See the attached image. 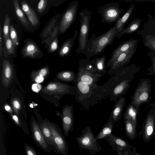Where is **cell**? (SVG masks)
Segmentation results:
<instances>
[{"label": "cell", "instance_id": "39", "mask_svg": "<svg viewBox=\"0 0 155 155\" xmlns=\"http://www.w3.org/2000/svg\"><path fill=\"white\" fill-rule=\"evenodd\" d=\"M12 105L16 113H18L21 107L20 101L17 98H14L12 101Z\"/></svg>", "mask_w": 155, "mask_h": 155}, {"label": "cell", "instance_id": "14", "mask_svg": "<svg viewBox=\"0 0 155 155\" xmlns=\"http://www.w3.org/2000/svg\"><path fill=\"white\" fill-rule=\"evenodd\" d=\"M144 141L149 142L155 136V109L151 108L144 122L140 132Z\"/></svg>", "mask_w": 155, "mask_h": 155}, {"label": "cell", "instance_id": "1", "mask_svg": "<svg viewBox=\"0 0 155 155\" xmlns=\"http://www.w3.org/2000/svg\"><path fill=\"white\" fill-rule=\"evenodd\" d=\"M74 83L77 88L75 100L85 110H88L90 107L109 97L102 86L86 84L78 79Z\"/></svg>", "mask_w": 155, "mask_h": 155}, {"label": "cell", "instance_id": "2", "mask_svg": "<svg viewBox=\"0 0 155 155\" xmlns=\"http://www.w3.org/2000/svg\"><path fill=\"white\" fill-rule=\"evenodd\" d=\"M134 65L126 66L112 76L102 86L107 92L109 100L116 101L125 94L131 81L132 71Z\"/></svg>", "mask_w": 155, "mask_h": 155}, {"label": "cell", "instance_id": "26", "mask_svg": "<svg viewBox=\"0 0 155 155\" xmlns=\"http://www.w3.org/2000/svg\"><path fill=\"white\" fill-rule=\"evenodd\" d=\"M138 109L132 103L128 105L124 113V119L129 120L137 125Z\"/></svg>", "mask_w": 155, "mask_h": 155}, {"label": "cell", "instance_id": "30", "mask_svg": "<svg viewBox=\"0 0 155 155\" xmlns=\"http://www.w3.org/2000/svg\"><path fill=\"white\" fill-rule=\"evenodd\" d=\"M39 125L41 132L47 143L50 146H53L51 132L46 121L41 122Z\"/></svg>", "mask_w": 155, "mask_h": 155}, {"label": "cell", "instance_id": "36", "mask_svg": "<svg viewBox=\"0 0 155 155\" xmlns=\"http://www.w3.org/2000/svg\"><path fill=\"white\" fill-rule=\"evenodd\" d=\"M58 48V40L56 36L51 41L48 48V52L50 53H53L56 51Z\"/></svg>", "mask_w": 155, "mask_h": 155}, {"label": "cell", "instance_id": "23", "mask_svg": "<svg viewBox=\"0 0 155 155\" xmlns=\"http://www.w3.org/2000/svg\"><path fill=\"white\" fill-rule=\"evenodd\" d=\"M78 31H76L73 36L66 40L61 45L58 51L59 55L61 57L67 56L71 51L76 38Z\"/></svg>", "mask_w": 155, "mask_h": 155}, {"label": "cell", "instance_id": "4", "mask_svg": "<svg viewBox=\"0 0 155 155\" xmlns=\"http://www.w3.org/2000/svg\"><path fill=\"white\" fill-rule=\"evenodd\" d=\"M102 75L95 68L94 58L82 59L79 61L77 79L86 84L95 85L97 84V82Z\"/></svg>", "mask_w": 155, "mask_h": 155}, {"label": "cell", "instance_id": "3", "mask_svg": "<svg viewBox=\"0 0 155 155\" xmlns=\"http://www.w3.org/2000/svg\"><path fill=\"white\" fill-rule=\"evenodd\" d=\"M115 26L101 35L96 37L93 33L90 40L88 41L85 54L87 58L94 57L96 55L102 53L108 45L113 42L115 36Z\"/></svg>", "mask_w": 155, "mask_h": 155}, {"label": "cell", "instance_id": "25", "mask_svg": "<svg viewBox=\"0 0 155 155\" xmlns=\"http://www.w3.org/2000/svg\"><path fill=\"white\" fill-rule=\"evenodd\" d=\"M125 97H121L116 101L111 113L115 122H118L121 118L125 103Z\"/></svg>", "mask_w": 155, "mask_h": 155}, {"label": "cell", "instance_id": "46", "mask_svg": "<svg viewBox=\"0 0 155 155\" xmlns=\"http://www.w3.org/2000/svg\"><path fill=\"white\" fill-rule=\"evenodd\" d=\"M135 155H140L139 153H137V154H135Z\"/></svg>", "mask_w": 155, "mask_h": 155}, {"label": "cell", "instance_id": "44", "mask_svg": "<svg viewBox=\"0 0 155 155\" xmlns=\"http://www.w3.org/2000/svg\"><path fill=\"white\" fill-rule=\"evenodd\" d=\"M35 75H37L35 77V81L37 83L42 82L44 80V77L37 74L35 72L34 73Z\"/></svg>", "mask_w": 155, "mask_h": 155}, {"label": "cell", "instance_id": "43", "mask_svg": "<svg viewBox=\"0 0 155 155\" xmlns=\"http://www.w3.org/2000/svg\"><path fill=\"white\" fill-rule=\"evenodd\" d=\"M1 26L0 25V56L1 57L2 53V32Z\"/></svg>", "mask_w": 155, "mask_h": 155}, {"label": "cell", "instance_id": "21", "mask_svg": "<svg viewBox=\"0 0 155 155\" xmlns=\"http://www.w3.org/2000/svg\"><path fill=\"white\" fill-rule=\"evenodd\" d=\"M135 5L134 4H131L123 16L120 17L116 22L114 25L116 30V37L118 38L120 34L124 29V25Z\"/></svg>", "mask_w": 155, "mask_h": 155}, {"label": "cell", "instance_id": "10", "mask_svg": "<svg viewBox=\"0 0 155 155\" xmlns=\"http://www.w3.org/2000/svg\"><path fill=\"white\" fill-rule=\"evenodd\" d=\"M78 2L75 1L71 3L64 12L59 24L58 34L65 32L75 20L78 6Z\"/></svg>", "mask_w": 155, "mask_h": 155}, {"label": "cell", "instance_id": "18", "mask_svg": "<svg viewBox=\"0 0 155 155\" xmlns=\"http://www.w3.org/2000/svg\"><path fill=\"white\" fill-rule=\"evenodd\" d=\"M105 140L112 147V150L117 151V155H123L130 147L126 141L113 133Z\"/></svg>", "mask_w": 155, "mask_h": 155}, {"label": "cell", "instance_id": "41", "mask_svg": "<svg viewBox=\"0 0 155 155\" xmlns=\"http://www.w3.org/2000/svg\"><path fill=\"white\" fill-rule=\"evenodd\" d=\"M48 66H45L35 72L38 75L44 77L48 74Z\"/></svg>", "mask_w": 155, "mask_h": 155}, {"label": "cell", "instance_id": "12", "mask_svg": "<svg viewBox=\"0 0 155 155\" xmlns=\"http://www.w3.org/2000/svg\"><path fill=\"white\" fill-rule=\"evenodd\" d=\"M44 93L49 94L63 95L70 94L75 95L77 92L76 87L59 82H51L42 89Z\"/></svg>", "mask_w": 155, "mask_h": 155}, {"label": "cell", "instance_id": "34", "mask_svg": "<svg viewBox=\"0 0 155 155\" xmlns=\"http://www.w3.org/2000/svg\"><path fill=\"white\" fill-rule=\"evenodd\" d=\"M10 19L7 15L5 16L2 30L3 38L4 41L9 36Z\"/></svg>", "mask_w": 155, "mask_h": 155}, {"label": "cell", "instance_id": "45", "mask_svg": "<svg viewBox=\"0 0 155 155\" xmlns=\"http://www.w3.org/2000/svg\"><path fill=\"white\" fill-rule=\"evenodd\" d=\"M5 109L6 110L9 112H11L12 110H11L10 107L8 105H6L5 107Z\"/></svg>", "mask_w": 155, "mask_h": 155}, {"label": "cell", "instance_id": "27", "mask_svg": "<svg viewBox=\"0 0 155 155\" xmlns=\"http://www.w3.org/2000/svg\"><path fill=\"white\" fill-rule=\"evenodd\" d=\"M124 122L127 136L131 140H134L137 136V125L128 119H124Z\"/></svg>", "mask_w": 155, "mask_h": 155}, {"label": "cell", "instance_id": "28", "mask_svg": "<svg viewBox=\"0 0 155 155\" xmlns=\"http://www.w3.org/2000/svg\"><path fill=\"white\" fill-rule=\"evenodd\" d=\"M141 19L140 18H136L133 20L130 25L121 32L118 39L125 34H130L135 31H137L140 27Z\"/></svg>", "mask_w": 155, "mask_h": 155}, {"label": "cell", "instance_id": "11", "mask_svg": "<svg viewBox=\"0 0 155 155\" xmlns=\"http://www.w3.org/2000/svg\"><path fill=\"white\" fill-rule=\"evenodd\" d=\"M149 81L143 80L140 82L134 94L131 103L138 109L140 105L149 101L150 91Z\"/></svg>", "mask_w": 155, "mask_h": 155}, {"label": "cell", "instance_id": "19", "mask_svg": "<svg viewBox=\"0 0 155 155\" xmlns=\"http://www.w3.org/2000/svg\"><path fill=\"white\" fill-rule=\"evenodd\" d=\"M138 39H131L119 44L111 54L112 56L107 62L106 66L111 67L116 58L121 54L137 45Z\"/></svg>", "mask_w": 155, "mask_h": 155}, {"label": "cell", "instance_id": "6", "mask_svg": "<svg viewBox=\"0 0 155 155\" xmlns=\"http://www.w3.org/2000/svg\"><path fill=\"white\" fill-rule=\"evenodd\" d=\"M91 128L87 126L82 130L81 135L76 137L78 148L88 150L91 155L100 152L102 150Z\"/></svg>", "mask_w": 155, "mask_h": 155}, {"label": "cell", "instance_id": "16", "mask_svg": "<svg viewBox=\"0 0 155 155\" xmlns=\"http://www.w3.org/2000/svg\"><path fill=\"white\" fill-rule=\"evenodd\" d=\"M62 126L64 135L68 137L73 129L74 124L72 105L64 106L62 114Z\"/></svg>", "mask_w": 155, "mask_h": 155}, {"label": "cell", "instance_id": "15", "mask_svg": "<svg viewBox=\"0 0 155 155\" xmlns=\"http://www.w3.org/2000/svg\"><path fill=\"white\" fill-rule=\"evenodd\" d=\"M31 137L37 146L47 153L52 150L51 146L47 143L40 129L39 125L34 118L30 122Z\"/></svg>", "mask_w": 155, "mask_h": 155}, {"label": "cell", "instance_id": "9", "mask_svg": "<svg viewBox=\"0 0 155 155\" xmlns=\"http://www.w3.org/2000/svg\"><path fill=\"white\" fill-rule=\"evenodd\" d=\"M46 121L51 132L53 146L56 152L62 155H67L69 152L68 146L62 130L55 124Z\"/></svg>", "mask_w": 155, "mask_h": 155}, {"label": "cell", "instance_id": "17", "mask_svg": "<svg viewBox=\"0 0 155 155\" xmlns=\"http://www.w3.org/2000/svg\"><path fill=\"white\" fill-rule=\"evenodd\" d=\"M21 53L24 58L32 59L41 58L43 54L36 43L30 39L25 41L24 45L21 49Z\"/></svg>", "mask_w": 155, "mask_h": 155}, {"label": "cell", "instance_id": "24", "mask_svg": "<svg viewBox=\"0 0 155 155\" xmlns=\"http://www.w3.org/2000/svg\"><path fill=\"white\" fill-rule=\"evenodd\" d=\"M114 122V120L111 113L107 121L96 137V139L97 140L100 139H105L111 134L112 133Z\"/></svg>", "mask_w": 155, "mask_h": 155}, {"label": "cell", "instance_id": "22", "mask_svg": "<svg viewBox=\"0 0 155 155\" xmlns=\"http://www.w3.org/2000/svg\"><path fill=\"white\" fill-rule=\"evenodd\" d=\"M22 10L26 15L29 22L31 25L35 26L39 23L37 15L33 9L25 1L20 2Z\"/></svg>", "mask_w": 155, "mask_h": 155}, {"label": "cell", "instance_id": "29", "mask_svg": "<svg viewBox=\"0 0 155 155\" xmlns=\"http://www.w3.org/2000/svg\"><path fill=\"white\" fill-rule=\"evenodd\" d=\"M13 3L16 15L19 20L25 27L30 28V25L24 13L20 8L18 1L13 0Z\"/></svg>", "mask_w": 155, "mask_h": 155}, {"label": "cell", "instance_id": "13", "mask_svg": "<svg viewBox=\"0 0 155 155\" xmlns=\"http://www.w3.org/2000/svg\"><path fill=\"white\" fill-rule=\"evenodd\" d=\"M137 47V45L120 54L114 60L107 74L114 75L126 67L135 53Z\"/></svg>", "mask_w": 155, "mask_h": 155}, {"label": "cell", "instance_id": "31", "mask_svg": "<svg viewBox=\"0 0 155 155\" xmlns=\"http://www.w3.org/2000/svg\"><path fill=\"white\" fill-rule=\"evenodd\" d=\"M57 78L66 82H75L77 80L76 75L73 71L66 70L59 72L57 74Z\"/></svg>", "mask_w": 155, "mask_h": 155}, {"label": "cell", "instance_id": "32", "mask_svg": "<svg viewBox=\"0 0 155 155\" xmlns=\"http://www.w3.org/2000/svg\"><path fill=\"white\" fill-rule=\"evenodd\" d=\"M106 60V56L105 55L100 58L97 57L94 58V63L95 68L97 71L102 75H104L107 72L105 64Z\"/></svg>", "mask_w": 155, "mask_h": 155}, {"label": "cell", "instance_id": "20", "mask_svg": "<svg viewBox=\"0 0 155 155\" xmlns=\"http://www.w3.org/2000/svg\"><path fill=\"white\" fill-rule=\"evenodd\" d=\"M13 75V68L8 60H4L2 62V83L5 86H8L10 83Z\"/></svg>", "mask_w": 155, "mask_h": 155}, {"label": "cell", "instance_id": "7", "mask_svg": "<svg viewBox=\"0 0 155 155\" xmlns=\"http://www.w3.org/2000/svg\"><path fill=\"white\" fill-rule=\"evenodd\" d=\"M148 16V20L137 32L142 38L143 45L155 51V18L152 15L149 14Z\"/></svg>", "mask_w": 155, "mask_h": 155}, {"label": "cell", "instance_id": "42", "mask_svg": "<svg viewBox=\"0 0 155 155\" xmlns=\"http://www.w3.org/2000/svg\"><path fill=\"white\" fill-rule=\"evenodd\" d=\"M31 88L34 91L38 92L41 89V86L38 83H35L32 85Z\"/></svg>", "mask_w": 155, "mask_h": 155}, {"label": "cell", "instance_id": "38", "mask_svg": "<svg viewBox=\"0 0 155 155\" xmlns=\"http://www.w3.org/2000/svg\"><path fill=\"white\" fill-rule=\"evenodd\" d=\"M48 4L47 0H41L38 2L37 5L38 12L41 13L45 9Z\"/></svg>", "mask_w": 155, "mask_h": 155}, {"label": "cell", "instance_id": "8", "mask_svg": "<svg viewBox=\"0 0 155 155\" xmlns=\"http://www.w3.org/2000/svg\"><path fill=\"white\" fill-rule=\"evenodd\" d=\"M122 11L118 3L112 2L99 7L98 13L101 15L103 23L110 24L118 20Z\"/></svg>", "mask_w": 155, "mask_h": 155}, {"label": "cell", "instance_id": "5", "mask_svg": "<svg viewBox=\"0 0 155 155\" xmlns=\"http://www.w3.org/2000/svg\"><path fill=\"white\" fill-rule=\"evenodd\" d=\"M92 12L87 9H83L79 13L80 30L78 45L75 52L85 54L90 29V23Z\"/></svg>", "mask_w": 155, "mask_h": 155}, {"label": "cell", "instance_id": "40", "mask_svg": "<svg viewBox=\"0 0 155 155\" xmlns=\"http://www.w3.org/2000/svg\"><path fill=\"white\" fill-rule=\"evenodd\" d=\"M151 51L147 53V54L150 58L152 62V65L151 67L152 70L155 72V51Z\"/></svg>", "mask_w": 155, "mask_h": 155}, {"label": "cell", "instance_id": "33", "mask_svg": "<svg viewBox=\"0 0 155 155\" xmlns=\"http://www.w3.org/2000/svg\"><path fill=\"white\" fill-rule=\"evenodd\" d=\"M4 53L5 57H6L7 55L14 54L15 47L14 45L9 36L4 41Z\"/></svg>", "mask_w": 155, "mask_h": 155}, {"label": "cell", "instance_id": "35", "mask_svg": "<svg viewBox=\"0 0 155 155\" xmlns=\"http://www.w3.org/2000/svg\"><path fill=\"white\" fill-rule=\"evenodd\" d=\"M9 36L15 47L19 45L17 31L13 26L11 25L10 26Z\"/></svg>", "mask_w": 155, "mask_h": 155}, {"label": "cell", "instance_id": "37", "mask_svg": "<svg viewBox=\"0 0 155 155\" xmlns=\"http://www.w3.org/2000/svg\"><path fill=\"white\" fill-rule=\"evenodd\" d=\"M24 148L26 155H38L36 150L26 143H25Z\"/></svg>", "mask_w": 155, "mask_h": 155}]
</instances>
